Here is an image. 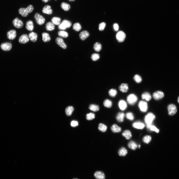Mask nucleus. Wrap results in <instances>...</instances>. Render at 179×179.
<instances>
[{
	"label": "nucleus",
	"mask_w": 179,
	"mask_h": 179,
	"mask_svg": "<svg viewBox=\"0 0 179 179\" xmlns=\"http://www.w3.org/2000/svg\"><path fill=\"white\" fill-rule=\"evenodd\" d=\"M116 37L118 42H121L124 41L126 37V35L124 32L120 31L117 33Z\"/></svg>",
	"instance_id": "nucleus-8"
},
{
	"label": "nucleus",
	"mask_w": 179,
	"mask_h": 179,
	"mask_svg": "<svg viewBox=\"0 0 179 179\" xmlns=\"http://www.w3.org/2000/svg\"><path fill=\"white\" fill-rule=\"evenodd\" d=\"M46 28L48 31H53L55 29V26L52 22H49L46 25Z\"/></svg>",
	"instance_id": "nucleus-29"
},
{
	"label": "nucleus",
	"mask_w": 179,
	"mask_h": 179,
	"mask_svg": "<svg viewBox=\"0 0 179 179\" xmlns=\"http://www.w3.org/2000/svg\"><path fill=\"white\" fill-rule=\"evenodd\" d=\"M168 110L169 115L170 116H174L177 112V107L173 104H169L168 107Z\"/></svg>",
	"instance_id": "nucleus-5"
},
{
	"label": "nucleus",
	"mask_w": 179,
	"mask_h": 179,
	"mask_svg": "<svg viewBox=\"0 0 179 179\" xmlns=\"http://www.w3.org/2000/svg\"><path fill=\"white\" fill-rule=\"evenodd\" d=\"M13 24L14 26L17 29H20L23 26V23L17 17L16 18L12 21Z\"/></svg>",
	"instance_id": "nucleus-9"
},
{
	"label": "nucleus",
	"mask_w": 179,
	"mask_h": 179,
	"mask_svg": "<svg viewBox=\"0 0 179 179\" xmlns=\"http://www.w3.org/2000/svg\"><path fill=\"white\" fill-rule=\"evenodd\" d=\"M151 137L150 135H146L144 136L143 139L142 141L144 143L146 144L149 143L151 140Z\"/></svg>",
	"instance_id": "nucleus-39"
},
{
	"label": "nucleus",
	"mask_w": 179,
	"mask_h": 179,
	"mask_svg": "<svg viewBox=\"0 0 179 179\" xmlns=\"http://www.w3.org/2000/svg\"><path fill=\"white\" fill-rule=\"evenodd\" d=\"M71 126L73 127H75L79 125V123L77 121H71Z\"/></svg>",
	"instance_id": "nucleus-48"
},
{
	"label": "nucleus",
	"mask_w": 179,
	"mask_h": 179,
	"mask_svg": "<svg viewBox=\"0 0 179 179\" xmlns=\"http://www.w3.org/2000/svg\"><path fill=\"white\" fill-rule=\"evenodd\" d=\"M34 18L37 23L39 25H43L45 22V19L38 13H36L34 15Z\"/></svg>",
	"instance_id": "nucleus-6"
},
{
	"label": "nucleus",
	"mask_w": 179,
	"mask_h": 179,
	"mask_svg": "<svg viewBox=\"0 0 179 179\" xmlns=\"http://www.w3.org/2000/svg\"><path fill=\"white\" fill-rule=\"evenodd\" d=\"M49 0H42V1L44 3H47L48 2Z\"/></svg>",
	"instance_id": "nucleus-50"
},
{
	"label": "nucleus",
	"mask_w": 179,
	"mask_h": 179,
	"mask_svg": "<svg viewBox=\"0 0 179 179\" xmlns=\"http://www.w3.org/2000/svg\"><path fill=\"white\" fill-rule=\"evenodd\" d=\"M94 48L96 51L99 52L102 49V45L98 42H96L94 44Z\"/></svg>",
	"instance_id": "nucleus-37"
},
{
	"label": "nucleus",
	"mask_w": 179,
	"mask_h": 179,
	"mask_svg": "<svg viewBox=\"0 0 179 179\" xmlns=\"http://www.w3.org/2000/svg\"><path fill=\"white\" fill-rule=\"evenodd\" d=\"M133 126L136 129H143L144 128L145 125L143 123L138 121L133 123Z\"/></svg>",
	"instance_id": "nucleus-15"
},
{
	"label": "nucleus",
	"mask_w": 179,
	"mask_h": 179,
	"mask_svg": "<svg viewBox=\"0 0 179 179\" xmlns=\"http://www.w3.org/2000/svg\"><path fill=\"white\" fill-rule=\"evenodd\" d=\"M114 28L115 30L116 31L118 30L119 27L118 25L117 24H114L113 25Z\"/></svg>",
	"instance_id": "nucleus-49"
},
{
	"label": "nucleus",
	"mask_w": 179,
	"mask_h": 179,
	"mask_svg": "<svg viewBox=\"0 0 179 179\" xmlns=\"http://www.w3.org/2000/svg\"><path fill=\"white\" fill-rule=\"evenodd\" d=\"M72 25L71 22L69 21L65 20H63L61 23L58 26V28L60 30H65L67 28H70Z\"/></svg>",
	"instance_id": "nucleus-3"
},
{
	"label": "nucleus",
	"mask_w": 179,
	"mask_h": 179,
	"mask_svg": "<svg viewBox=\"0 0 179 179\" xmlns=\"http://www.w3.org/2000/svg\"><path fill=\"white\" fill-rule=\"evenodd\" d=\"M119 89L123 93H126L128 90V85L126 83H122L119 86Z\"/></svg>",
	"instance_id": "nucleus-19"
},
{
	"label": "nucleus",
	"mask_w": 179,
	"mask_h": 179,
	"mask_svg": "<svg viewBox=\"0 0 179 179\" xmlns=\"http://www.w3.org/2000/svg\"><path fill=\"white\" fill-rule=\"evenodd\" d=\"M12 45L11 43L6 42L1 44L0 47L1 49L4 51H8L12 49Z\"/></svg>",
	"instance_id": "nucleus-11"
},
{
	"label": "nucleus",
	"mask_w": 179,
	"mask_h": 179,
	"mask_svg": "<svg viewBox=\"0 0 179 179\" xmlns=\"http://www.w3.org/2000/svg\"><path fill=\"white\" fill-rule=\"evenodd\" d=\"M89 32L87 31L84 30L81 32L79 34L80 38L82 40H84L89 36Z\"/></svg>",
	"instance_id": "nucleus-16"
},
{
	"label": "nucleus",
	"mask_w": 179,
	"mask_h": 179,
	"mask_svg": "<svg viewBox=\"0 0 179 179\" xmlns=\"http://www.w3.org/2000/svg\"><path fill=\"white\" fill-rule=\"evenodd\" d=\"M61 7L63 10L67 11L69 10L71 8L70 4L65 2H63L61 4Z\"/></svg>",
	"instance_id": "nucleus-34"
},
{
	"label": "nucleus",
	"mask_w": 179,
	"mask_h": 179,
	"mask_svg": "<svg viewBox=\"0 0 179 179\" xmlns=\"http://www.w3.org/2000/svg\"><path fill=\"white\" fill-rule=\"evenodd\" d=\"M29 38L32 42H35L37 40V33L32 32L29 34Z\"/></svg>",
	"instance_id": "nucleus-21"
},
{
	"label": "nucleus",
	"mask_w": 179,
	"mask_h": 179,
	"mask_svg": "<svg viewBox=\"0 0 179 179\" xmlns=\"http://www.w3.org/2000/svg\"><path fill=\"white\" fill-rule=\"evenodd\" d=\"M106 24L105 22H103L100 23L99 25V29L100 31H103L104 29Z\"/></svg>",
	"instance_id": "nucleus-46"
},
{
	"label": "nucleus",
	"mask_w": 179,
	"mask_h": 179,
	"mask_svg": "<svg viewBox=\"0 0 179 179\" xmlns=\"http://www.w3.org/2000/svg\"><path fill=\"white\" fill-rule=\"evenodd\" d=\"M29 36L25 34L21 35L19 39V42L21 44H25L29 42Z\"/></svg>",
	"instance_id": "nucleus-12"
},
{
	"label": "nucleus",
	"mask_w": 179,
	"mask_h": 179,
	"mask_svg": "<svg viewBox=\"0 0 179 179\" xmlns=\"http://www.w3.org/2000/svg\"><path fill=\"white\" fill-rule=\"evenodd\" d=\"M95 117V114L93 113H90L86 115V117L87 120L91 121L94 119Z\"/></svg>",
	"instance_id": "nucleus-40"
},
{
	"label": "nucleus",
	"mask_w": 179,
	"mask_h": 179,
	"mask_svg": "<svg viewBox=\"0 0 179 179\" xmlns=\"http://www.w3.org/2000/svg\"></svg>",
	"instance_id": "nucleus-54"
},
{
	"label": "nucleus",
	"mask_w": 179,
	"mask_h": 179,
	"mask_svg": "<svg viewBox=\"0 0 179 179\" xmlns=\"http://www.w3.org/2000/svg\"><path fill=\"white\" fill-rule=\"evenodd\" d=\"M140 145H139V148H140Z\"/></svg>",
	"instance_id": "nucleus-53"
},
{
	"label": "nucleus",
	"mask_w": 179,
	"mask_h": 179,
	"mask_svg": "<svg viewBox=\"0 0 179 179\" xmlns=\"http://www.w3.org/2000/svg\"><path fill=\"white\" fill-rule=\"evenodd\" d=\"M73 29L77 31H80L81 29V25L79 23H76L73 25Z\"/></svg>",
	"instance_id": "nucleus-41"
},
{
	"label": "nucleus",
	"mask_w": 179,
	"mask_h": 179,
	"mask_svg": "<svg viewBox=\"0 0 179 179\" xmlns=\"http://www.w3.org/2000/svg\"><path fill=\"white\" fill-rule=\"evenodd\" d=\"M134 79L137 83H140L141 82L142 80V78L139 75H135Z\"/></svg>",
	"instance_id": "nucleus-45"
},
{
	"label": "nucleus",
	"mask_w": 179,
	"mask_h": 179,
	"mask_svg": "<svg viewBox=\"0 0 179 179\" xmlns=\"http://www.w3.org/2000/svg\"><path fill=\"white\" fill-rule=\"evenodd\" d=\"M128 147L133 150H135L137 148V146L134 141H130L128 144Z\"/></svg>",
	"instance_id": "nucleus-30"
},
{
	"label": "nucleus",
	"mask_w": 179,
	"mask_h": 179,
	"mask_svg": "<svg viewBox=\"0 0 179 179\" xmlns=\"http://www.w3.org/2000/svg\"><path fill=\"white\" fill-rule=\"evenodd\" d=\"M42 11L43 13L48 15H51L53 12L51 7L48 5H46L44 7Z\"/></svg>",
	"instance_id": "nucleus-18"
},
{
	"label": "nucleus",
	"mask_w": 179,
	"mask_h": 179,
	"mask_svg": "<svg viewBox=\"0 0 179 179\" xmlns=\"http://www.w3.org/2000/svg\"><path fill=\"white\" fill-rule=\"evenodd\" d=\"M26 29L29 31H33L34 29L33 23V21L29 20L27 21L26 24Z\"/></svg>",
	"instance_id": "nucleus-25"
},
{
	"label": "nucleus",
	"mask_w": 179,
	"mask_h": 179,
	"mask_svg": "<svg viewBox=\"0 0 179 179\" xmlns=\"http://www.w3.org/2000/svg\"><path fill=\"white\" fill-rule=\"evenodd\" d=\"M103 105L105 107L110 108L112 107V102L111 100L108 99H105Z\"/></svg>",
	"instance_id": "nucleus-32"
},
{
	"label": "nucleus",
	"mask_w": 179,
	"mask_h": 179,
	"mask_svg": "<svg viewBox=\"0 0 179 179\" xmlns=\"http://www.w3.org/2000/svg\"><path fill=\"white\" fill-rule=\"evenodd\" d=\"M51 21L53 23L57 25L60 24L61 19L60 18L57 17H54L52 18Z\"/></svg>",
	"instance_id": "nucleus-36"
},
{
	"label": "nucleus",
	"mask_w": 179,
	"mask_h": 179,
	"mask_svg": "<svg viewBox=\"0 0 179 179\" xmlns=\"http://www.w3.org/2000/svg\"><path fill=\"white\" fill-rule=\"evenodd\" d=\"M100 58V55L97 53H94L92 55L91 58L94 61H97Z\"/></svg>",
	"instance_id": "nucleus-44"
},
{
	"label": "nucleus",
	"mask_w": 179,
	"mask_h": 179,
	"mask_svg": "<svg viewBox=\"0 0 179 179\" xmlns=\"http://www.w3.org/2000/svg\"><path fill=\"white\" fill-rule=\"evenodd\" d=\"M118 107L122 111H125L127 107L126 102L124 100H121L119 101L118 103Z\"/></svg>",
	"instance_id": "nucleus-17"
},
{
	"label": "nucleus",
	"mask_w": 179,
	"mask_h": 179,
	"mask_svg": "<svg viewBox=\"0 0 179 179\" xmlns=\"http://www.w3.org/2000/svg\"><path fill=\"white\" fill-rule=\"evenodd\" d=\"M127 151L126 149L124 147H122L119 150L118 154L121 156L125 157L127 153Z\"/></svg>",
	"instance_id": "nucleus-31"
},
{
	"label": "nucleus",
	"mask_w": 179,
	"mask_h": 179,
	"mask_svg": "<svg viewBox=\"0 0 179 179\" xmlns=\"http://www.w3.org/2000/svg\"><path fill=\"white\" fill-rule=\"evenodd\" d=\"M33 9L34 7L33 6L30 5L26 8H20L19 10V12L22 17H25L27 16L29 13L33 12Z\"/></svg>",
	"instance_id": "nucleus-2"
},
{
	"label": "nucleus",
	"mask_w": 179,
	"mask_h": 179,
	"mask_svg": "<svg viewBox=\"0 0 179 179\" xmlns=\"http://www.w3.org/2000/svg\"><path fill=\"white\" fill-rule=\"evenodd\" d=\"M58 34L59 36L64 38H67L68 35V33L66 32L63 31H59Z\"/></svg>",
	"instance_id": "nucleus-42"
},
{
	"label": "nucleus",
	"mask_w": 179,
	"mask_h": 179,
	"mask_svg": "<svg viewBox=\"0 0 179 179\" xmlns=\"http://www.w3.org/2000/svg\"><path fill=\"white\" fill-rule=\"evenodd\" d=\"M96 179H105V176L104 173L101 171H97L94 174Z\"/></svg>",
	"instance_id": "nucleus-20"
},
{
	"label": "nucleus",
	"mask_w": 179,
	"mask_h": 179,
	"mask_svg": "<svg viewBox=\"0 0 179 179\" xmlns=\"http://www.w3.org/2000/svg\"><path fill=\"white\" fill-rule=\"evenodd\" d=\"M42 40L44 42H48L51 39L48 33H42Z\"/></svg>",
	"instance_id": "nucleus-33"
},
{
	"label": "nucleus",
	"mask_w": 179,
	"mask_h": 179,
	"mask_svg": "<svg viewBox=\"0 0 179 179\" xmlns=\"http://www.w3.org/2000/svg\"><path fill=\"white\" fill-rule=\"evenodd\" d=\"M138 106L141 112H146L147 111L148 109V104L145 101H140L138 104Z\"/></svg>",
	"instance_id": "nucleus-7"
},
{
	"label": "nucleus",
	"mask_w": 179,
	"mask_h": 179,
	"mask_svg": "<svg viewBox=\"0 0 179 179\" xmlns=\"http://www.w3.org/2000/svg\"><path fill=\"white\" fill-rule=\"evenodd\" d=\"M164 96L163 93L161 91H158L155 92L153 94V97L154 99L156 100H158L163 98Z\"/></svg>",
	"instance_id": "nucleus-13"
},
{
	"label": "nucleus",
	"mask_w": 179,
	"mask_h": 179,
	"mask_svg": "<svg viewBox=\"0 0 179 179\" xmlns=\"http://www.w3.org/2000/svg\"><path fill=\"white\" fill-rule=\"evenodd\" d=\"M68 0L71 2H73L75 1V0Z\"/></svg>",
	"instance_id": "nucleus-51"
},
{
	"label": "nucleus",
	"mask_w": 179,
	"mask_h": 179,
	"mask_svg": "<svg viewBox=\"0 0 179 179\" xmlns=\"http://www.w3.org/2000/svg\"><path fill=\"white\" fill-rule=\"evenodd\" d=\"M125 117L124 113L121 112H119L117 114L116 117L117 120L119 122H122L124 121Z\"/></svg>",
	"instance_id": "nucleus-23"
},
{
	"label": "nucleus",
	"mask_w": 179,
	"mask_h": 179,
	"mask_svg": "<svg viewBox=\"0 0 179 179\" xmlns=\"http://www.w3.org/2000/svg\"><path fill=\"white\" fill-rule=\"evenodd\" d=\"M122 135L127 140L130 139L132 137L131 133L129 130H126L122 133Z\"/></svg>",
	"instance_id": "nucleus-24"
},
{
	"label": "nucleus",
	"mask_w": 179,
	"mask_h": 179,
	"mask_svg": "<svg viewBox=\"0 0 179 179\" xmlns=\"http://www.w3.org/2000/svg\"><path fill=\"white\" fill-rule=\"evenodd\" d=\"M142 99H145L147 101L150 100L151 99V96L150 93L148 92H145L142 94L141 96Z\"/></svg>",
	"instance_id": "nucleus-28"
},
{
	"label": "nucleus",
	"mask_w": 179,
	"mask_h": 179,
	"mask_svg": "<svg viewBox=\"0 0 179 179\" xmlns=\"http://www.w3.org/2000/svg\"><path fill=\"white\" fill-rule=\"evenodd\" d=\"M117 94V92L116 89H112L109 90L108 94L110 96L112 97H116Z\"/></svg>",
	"instance_id": "nucleus-38"
},
{
	"label": "nucleus",
	"mask_w": 179,
	"mask_h": 179,
	"mask_svg": "<svg viewBox=\"0 0 179 179\" xmlns=\"http://www.w3.org/2000/svg\"><path fill=\"white\" fill-rule=\"evenodd\" d=\"M89 108L91 111L95 112H98L100 109V107L98 105L94 104H90Z\"/></svg>",
	"instance_id": "nucleus-27"
},
{
	"label": "nucleus",
	"mask_w": 179,
	"mask_h": 179,
	"mask_svg": "<svg viewBox=\"0 0 179 179\" xmlns=\"http://www.w3.org/2000/svg\"><path fill=\"white\" fill-rule=\"evenodd\" d=\"M137 96L134 94H131L128 95L127 97V100L128 103L130 105H133L137 102Z\"/></svg>",
	"instance_id": "nucleus-4"
},
{
	"label": "nucleus",
	"mask_w": 179,
	"mask_h": 179,
	"mask_svg": "<svg viewBox=\"0 0 179 179\" xmlns=\"http://www.w3.org/2000/svg\"><path fill=\"white\" fill-rule=\"evenodd\" d=\"M56 43L60 47L64 49L67 48V46L66 44L64 43L63 39L60 37H58L56 38L55 40Z\"/></svg>",
	"instance_id": "nucleus-10"
},
{
	"label": "nucleus",
	"mask_w": 179,
	"mask_h": 179,
	"mask_svg": "<svg viewBox=\"0 0 179 179\" xmlns=\"http://www.w3.org/2000/svg\"><path fill=\"white\" fill-rule=\"evenodd\" d=\"M178 103H179V97L178 99Z\"/></svg>",
	"instance_id": "nucleus-52"
},
{
	"label": "nucleus",
	"mask_w": 179,
	"mask_h": 179,
	"mask_svg": "<svg viewBox=\"0 0 179 179\" xmlns=\"http://www.w3.org/2000/svg\"><path fill=\"white\" fill-rule=\"evenodd\" d=\"M98 129L100 131L103 132H104L107 131V127L106 125H105L104 124L100 123L99 125Z\"/></svg>",
	"instance_id": "nucleus-35"
},
{
	"label": "nucleus",
	"mask_w": 179,
	"mask_h": 179,
	"mask_svg": "<svg viewBox=\"0 0 179 179\" xmlns=\"http://www.w3.org/2000/svg\"><path fill=\"white\" fill-rule=\"evenodd\" d=\"M111 129L112 132L114 133H118L121 131V128L115 124L113 125L111 127Z\"/></svg>",
	"instance_id": "nucleus-22"
},
{
	"label": "nucleus",
	"mask_w": 179,
	"mask_h": 179,
	"mask_svg": "<svg viewBox=\"0 0 179 179\" xmlns=\"http://www.w3.org/2000/svg\"><path fill=\"white\" fill-rule=\"evenodd\" d=\"M151 131H154L157 133H158L159 132V130L154 126L152 125L150 127L149 129Z\"/></svg>",
	"instance_id": "nucleus-47"
},
{
	"label": "nucleus",
	"mask_w": 179,
	"mask_h": 179,
	"mask_svg": "<svg viewBox=\"0 0 179 179\" xmlns=\"http://www.w3.org/2000/svg\"><path fill=\"white\" fill-rule=\"evenodd\" d=\"M155 118V116L152 113L149 112L146 115L145 117L144 120L148 129H149L150 127L152 125L153 122Z\"/></svg>",
	"instance_id": "nucleus-1"
},
{
	"label": "nucleus",
	"mask_w": 179,
	"mask_h": 179,
	"mask_svg": "<svg viewBox=\"0 0 179 179\" xmlns=\"http://www.w3.org/2000/svg\"><path fill=\"white\" fill-rule=\"evenodd\" d=\"M55 1H57V0H55Z\"/></svg>",
	"instance_id": "nucleus-55"
},
{
	"label": "nucleus",
	"mask_w": 179,
	"mask_h": 179,
	"mask_svg": "<svg viewBox=\"0 0 179 179\" xmlns=\"http://www.w3.org/2000/svg\"><path fill=\"white\" fill-rule=\"evenodd\" d=\"M74 107L72 106H69L67 107L65 111L66 115L68 116H71L74 111Z\"/></svg>",
	"instance_id": "nucleus-26"
},
{
	"label": "nucleus",
	"mask_w": 179,
	"mask_h": 179,
	"mask_svg": "<svg viewBox=\"0 0 179 179\" xmlns=\"http://www.w3.org/2000/svg\"><path fill=\"white\" fill-rule=\"evenodd\" d=\"M126 118L130 121H132L134 119V116L133 114L130 112H127L126 114Z\"/></svg>",
	"instance_id": "nucleus-43"
},
{
	"label": "nucleus",
	"mask_w": 179,
	"mask_h": 179,
	"mask_svg": "<svg viewBox=\"0 0 179 179\" xmlns=\"http://www.w3.org/2000/svg\"><path fill=\"white\" fill-rule=\"evenodd\" d=\"M8 38L10 40H13L16 38V32L14 30H12L8 31L7 33Z\"/></svg>",
	"instance_id": "nucleus-14"
}]
</instances>
